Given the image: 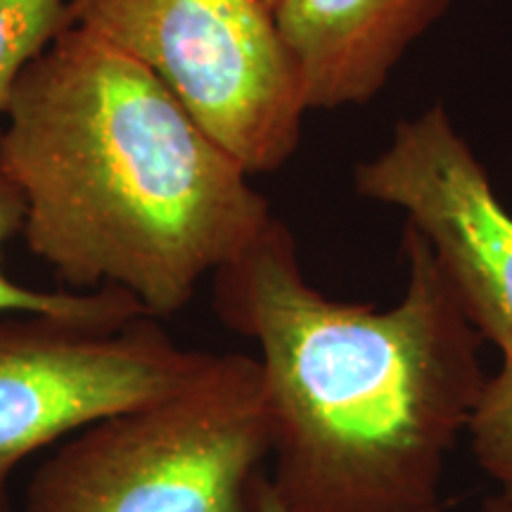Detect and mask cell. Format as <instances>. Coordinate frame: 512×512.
Listing matches in <instances>:
<instances>
[{"label":"cell","instance_id":"cell-8","mask_svg":"<svg viewBox=\"0 0 512 512\" xmlns=\"http://www.w3.org/2000/svg\"><path fill=\"white\" fill-rule=\"evenodd\" d=\"M24 228V200L15 181L5 171L0 157V313H48V316L83 320L95 325H121L126 320L143 316L145 309L131 294L112 290H34L17 283L5 271V249ZM150 316V313H147Z\"/></svg>","mask_w":512,"mask_h":512},{"label":"cell","instance_id":"cell-6","mask_svg":"<svg viewBox=\"0 0 512 512\" xmlns=\"http://www.w3.org/2000/svg\"><path fill=\"white\" fill-rule=\"evenodd\" d=\"M354 188L406 214L472 328L512 363V214L446 107L399 121L380 155L356 164Z\"/></svg>","mask_w":512,"mask_h":512},{"label":"cell","instance_id":"cell-10","mask_svg":"<svg viewBox=\"0 0 512 512\" xmlns=\"http://www.w3.org/2000/svg\"><path fill=\"white\" fill-rule=\"evenodd\" d=\"M465 434L477 465L512 503V363H501L498 373L486 377Z\"/></svg>","mask_w":512,"mask_h":512},{"label":"cell","instance_id":"cell-4","mask_svg":"<svg viewBox=\"0 0 512 512\" xmlns=\"http://www.w3.org/2000/svg\"><path fill=\"white\" fill-rule=\"evenodd\" d=\"M74 27L105 38L169 88L249 176L273 174L302 140L297 67L266 0H67Z\"/></svg>","mask_w":512,"mask_h":512},{"label":"cell","instance_id":"cell-12","mask_svg":"<svg viewBox=\"0 0 512 512\" xmlns=\"http://www.w3.org/2000/svg\"><path fill=\"white\" fill-rule=\"evenodd\" d=\"M486 512H512V503L505 501V498H496L486 505Z\"/></svg>","mask_w":512,"mask_h":512},{"label":"cell","instance_id":"cell-13","mask_svg":"<svg viewBox=\"0 0 512 512\" xmlns=\"http://www.w3.org/2000/svg\"><path fill=\"white\" fill-rule=\"evenodd\" d=\"M266 3H268V5H271V8L275 10V5H278V0H266Z\"/></svg>","mask_w":512,"mask_h":512},{"label":"cell","instance_id":"cell-11","mask_svg":"<svg viewBox=\"0 0 512 512\" xmlns=\"http://www.w3.org/2000/svg\"><path fill=\"white\" fill-rule=\"evenodd\" d=\"M254 512H290L285 508V503L280 501L275 489L271 486V479L266 475L259 477L254 489Z\"/></svg>","mask_w":512,"mask_h":512},{"label":"cell","instance_id":"cell-7","mask_svg":"<svg viewBox=\"0 0 512 512\" xmlns=\"http://www.w3.org/2000/svg\"><path fill=\"white\" fill-rule=\"evenodd\" d=\"M453 0H278L306 110L366 105Z\"/></svg>","mask_w":512,"mask_h":512},{"label":"cell","instance_id":"cell-2","mask_svg":"<svg viewBox=\"0 0 512 512\" xmlns=\"http://www.w3.org/2000/svg\"><path fill=\"white\" fill-rule=\"evenodd\" d=\"M0 157L29 252L76 292L185 309L273 219L249 174L143 64L69 24L19 76Z\"/></svg>","mask_w":512,"mask_h":512},{"label":"cell","instance_id":"cell-1","mask_svg":"<svg viewBox=\"0 0 512 512\" xmlns=\"http://www.w3.org/2000/svg\"><path fill=\"white\" fill-rule=\"evenodd\" d=\"M389 309L306 280L285 221L214 273V311L259 347L273 425L271 486L290 512H441L448 453L486 384L479 332L430 245L403 226Z\"/></svg>","mask_w":512,"mask_h":512},{"label":"cell","instance_id":"cell-9","mask_svg":"<svg viewBox=\"0 0 512 512\" xmlns=\"http://www.w3.org/2000/svg\"><path fill=\"white\" fill-rule=\"evenodd\" d=\"M69 24L67 0H0V121L19 76Z\"/></svg>","mask_w":512,"mask_h":512},{"label":"cell","instance_id":"cell-5","mask_svg":"<svg viewBox=\"0 0 512 512\" xmlns=\"http://www.w3.org/2000/svg\"><path fill=\"white\" fill-rule=\"evenodd\" d=\"M207 358L147 313L121 325L0 313V512L12 510V475L24 460L183 387Z\"/></svg>","mask_w":512,"mask_h":512},{"label":"cell","instance_id":"cell-3","mask_svg":"<svg viewBox=\"0 0 512 512\" xmlns=\"http://www.w3.org/2000/svg\"><path fill=\"white\" fill-rule=\"evenodd\" d=\"M271 453L259 361L209 354L183 387L64 441L31 477L24 512H254Z\"/></svg>","mask_w":512,"mask_h":512}]
</instances>
